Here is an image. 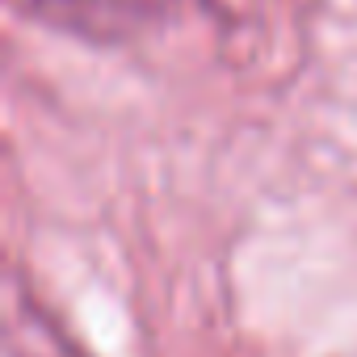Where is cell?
<instances>
[{"label":"cell","mask_w":357,"mask_h":357,"mask_svg":"<svg viewBox=\"0 0 357 357\" xmlns=\"http://www.w3.org/2000/svg\"><path fill=\"white\" fill-rule=\"evenodd\" d=\"M30 13H38L43 22L72 30L80 38L93 43H118L130 38L135 30H143L164 0H22Z\"/></svg>","instance_id":"obj_1"},{"label":"cell","mask_w":357,"mask_h":357,"mask_svg":"<svg viewBox=\"0 0 357 357\" xmlns=\"http://www.w3.org/2000/svg\"><path fill=\"white\" fill-rule=\"evenodd\" d=\"M219 5H231V9H236V5H244V0H219Z\"/></svg>","instance_id":"obj_2"}]
</instances>
